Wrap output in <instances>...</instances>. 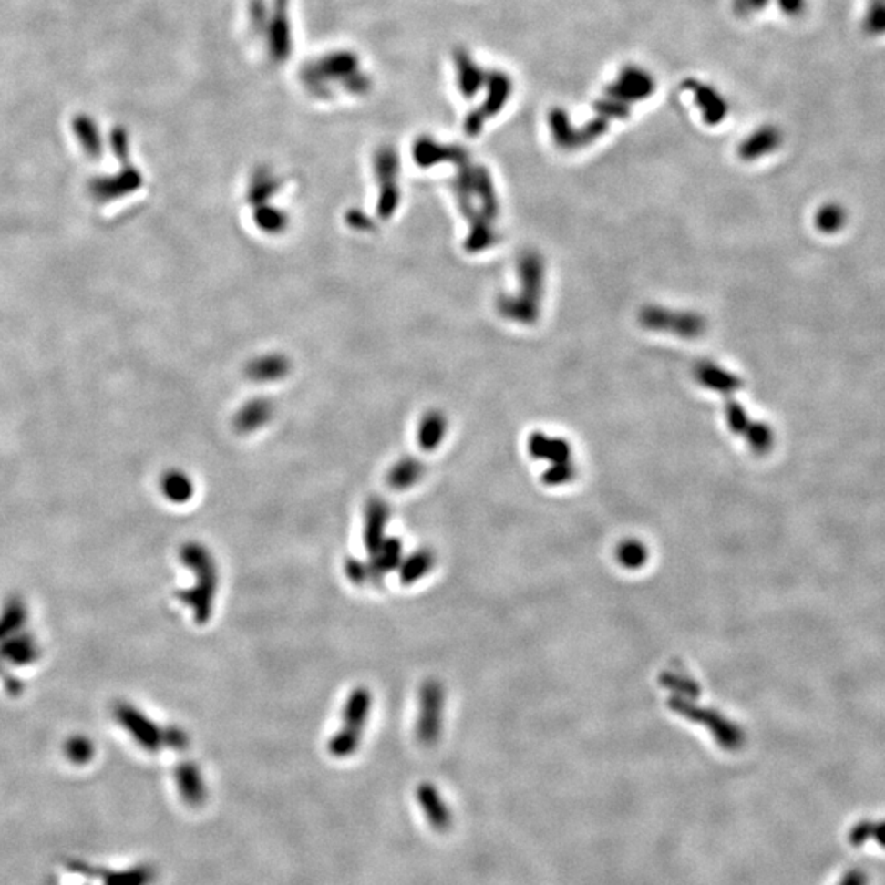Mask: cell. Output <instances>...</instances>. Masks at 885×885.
Returning <instances> with one entry per match:
<instances>
[{"label": "cell", "mask_w": 885, "mask_h": 885, "mask_svg": "<svg viewBox=\"0 0 885 885\" xmlns=\"http://www.w3.org/2000/svg\"><path fill=\"white\" fill-rule=\"evenodd\" d=\"M65 755L69 763L76 766H86L90 763V759L96 755L94 743L87 736H73L67 739L65 745Z\"/></svg>", "instance_id": "obj_28"}, {"label": "cell", "mask_w": 885, "mask_h": 885, "mask_svg": "<svg viewBox=\"0 0 885 885\" xmlns=\"http://www.w3.org/2000/svg\"><path fill=\"white\" fill-rule=\"evenodd\" d=\"M767 4V0H735V8L739 14L755 12L757 8H763Z\"/></svg>", "instance_id": "obj_34"}, {"label": "cell", "mask_w": 885, "mask_h": 885, "mask_svg": "<svg viewBox=\"0 0 885 885\" xmlns=\"http://www.w3.org/2000/svg\"><path fill=\"white\" fill-rule=\"evenodd\" d=\"M684 89L691 92L695 106L699 107L708 125H718L725 120L728 114V102L714 86L691 79L684 84Z\"/></svg>", "instance_id": "obj_12"}, {"label": "cell", "mask_w": 885, "mask_h": 885, "mask_svg": "<svg viewBox=\"0 0 885 885\" xmlns=\"http://www.w3.org/2000/svg\"><path fill=\"white\" fill-rule=\"evenodd\" d=\"M846 211L838 203H828L823 205L817 213V227L823 233H837L841 228L845 227Z\"/></svg>", "instance_id": "obj_27"}, {"label": "cell", "mask_w": 885, "mask_h": 885, "mask_svg": "<svg viewBox=\"0 0 885 885\" xmlns=\"http://www.w3.org/2000/svg\"><path fill=\"white\" fill-rule=\"evenodd\" d=\"M305 81L310 82L317 92H322L328 82L342 84L351 94L365 92L367 87V79L359 71L357 57L346 51L318 59L305 73Z\"/></svg>", "instance_id": "obj_3"}, {"label": "cell", "mask_w": 885, "mask_h": 885, "mask_svg": "<svg viewBox=\"0 0 885 885\" xmlns=\"http://www.w3.org/2000/svg\"><path fill=\"white\" fill-rule=\"evenodd\" d=\"M425 468L415 458H402L396 466L390 468L387 474V484L394 490H406L414 488L422 479Z\"/></svg>", "instance_id": "obj_20"}, {"label": "cell", "mask_w": 885, "mask_h": 885, "mask_svg": "<svg viewBox=\"0 0 885 885\" xmlns=\"http://www.w3.org/2000/svg\"><path fill=\"white\" fill-rule=\"evenodd\" d=\"M445 687L438 679H427L418 689V715L415 736L423 746H435L443 730Z\"/></svg>", "instance_id": "obj_4"}, {"label": "cell", "mask_w": 885, "mask_h": 885, "mask_svg": "<svg viewBox=\"0 0 885 885\" xmlns=\"http://www.w3.org/2000/svg\"><path fill=\"white\" fill-rule=\"evenodd\" d=\"M373 710V694L367 687L350 692L343 707L342 725L328 741V753L336 759L356 755Z\"/></svg>", "instance_id": "obj_2"}, {"label": "cell", "mask_w": 885, "mask_h": 885, "mask_svg": "<svg viewBox=\"0 0 885 885\" xmlns=\"http://www.w3.org/2000/svg\"><path fill=\"white\" fill-rule=\"evenodd\" d=\"M179 560L194 572V585L187 587L186 591H179V601L192 610L197 625H205L213 615L219 591V568L215 558L205 544L189 541L180 548Z\"/></svg>", "instance_id": "obj_1"}, {"label": "cell", "mask_w": 885, "mask_h": 885, "mask_svg": "<svg viewBox=\"0 0 885 885\" xmlns=\"http://www.w3.org/2000/svg\"><path fill=\"white\" fill-rule=\"evenodd\" d=\"M67 870L82 876H94L102 885H151L156 880V870L149 864H139L129 870H100L82 861L67 862Z\"/></svg>", "instance_id": "obj_8"}, {"label": "cell", "mask_w": 885, "mask_h": 885, "mask_svg": "<svg viewBox=\"0 0 885 885\" xmlns=\"http://www.w3.org/2000/svg\"><path fill=\"white\" fill-rule=\"evenodd\" d=\"M141 182V174L133 166H127L117 176L96 179L90 182V194L98 202H112L115 199H122L123 195L135 192Z\"/></svg>", "instance_id": "obj_9"}, {"label": "cell", "mask_w": 885, "mask_h": 885, "mask_svg": "<svg viewBox=\"0 0 885 885\" xmlns=\"http://www.w3.org/2000/svg\"><path fill=\"white\" fill-rule=\"evenodd\" d=\"M415 797L418 805L422 807L431 828L439 833H445L451 828L453 813L449 810L447 802L443 800L437 786H433L430 782H422L415 790Z\"/></svg>", "instance_id": "obj_10"}, {"label": "cell", "mask_w": 885, "mask_h": 885, "mask_svg": "<svg viewBox=\"0 0 885 885\" xmlns=\"http://www.w3.org/2000/svg\"><path fill=\"white\" fill-rule=\"evenodd\" d=\"M269 55L274 61H284L291 55V22L287 18V0H276V15L268 26Z\"/></svg>", "instance_id": "obj_15"}, {"label": "cell", "mask_w": 885, "mask_h": 885, "mask_svg": "<svg viewBox=\"0 0 885 885\" xmlns=\"http://www.w3.org/2000/svg\"><path fill=\"white\" fill-rule=\"evenodd\" d=\"M455 69L458 87L464 98H474L488 82V73L464 49L456 51Z\"/></svg>", "instance_id": "obj_17"}, {"label": "cell", "mask_w": 885, "mask_h": 885, "mask_svg": "<svg viewBox=\"0 0 885 885\" xmlns=\"http://www.w3.org/2000/svg\"><path fill=\"white\" fill-rule=\"evenodd\" d=\"M779 137H777V131L772 130V129H763V130L756 131L755 135H751L749 139L741 145V149L739 153L745 158V160H755L756 156L764 155L767 151H771L772 148L777 145L779 141Z\"/></svg>", "instance_id": "obj_25"}, {"label": "cell", "mask_w": 885, "mask_h": 885, "mask_svg": "<svg viewBox=\"0 0 885 885\" xmlns=\"http://www.w3.org/2000/svg\"><path fill=\"white\" fill-rule=\"evenodd\" d=\"M289 363L284 356H264L254 359L248 365V376L254 382H274L284 377L289 371Z\"/></svg>", "instance_id": "obj_23"}, {"label": "cell", "mask_w": 885, "mask_h": 885, "mask_svg": "<svg viewBox=\"0 0 885 885\" xmlns=\"http://www.w3.org/2000/svg\"><path fill=\"white\" fill-rule=\"evenodd\" d=\"M0 675H4V671H2V664H0Z\"/></svg>", "instance_id": "obj_35"}, {"label": "cell", "mask_w": 885, "mask_h": 885, "mask_svg": "<svg viewBox=\"0 0 885 885\" xmlns=\"http://www.w3.org/2000/svg\"><path fill=\"white\" fill-rule=\"evenodd\" d=\"M114 716L123 730L147 753H160L166 747V730L135 705L129 702L115 704Z\"/></svg>", "instance_id": "obj_5"}, {"label": "cell", "mask_w": 885, "mask_h": 885, "mask_svg": "<svg viewBox=\"0 0 885 885\" xmlns=\"http://www.w3.org/2000/svg\"><path fill=\"white\" fill-rule=\"evenodd\" d=\"M161 490L172 504H186L194 496V484L186 472L172 469L161 478Z\"/></svg>", "instance_id": "obj_21"}, {"label": "cell", "mask_w": 885, "mask_h": 885, "mask_svg": "<svg viewBox=\"0 0 885 885\" xmlns=\"http://www.w3.org/2000/svg\"><path fill=\"white\" fill-rule=\"evenodd\" d=\"M404 560V546L398 538H386L381 546L371 552V558L365 561L369 569V584L379 585L384 582L386 576L396 571Z\"/></svg>", "instance_id": "obj_13"}, {"label": "cell", "mask_w": 885, "mask_h": 885, "mask_svg": "<svg viewBox=\"0 0 885 885\" xmlns=\"http://www.w3.org/2000/svg\"><path fill=\"white\" fill-rule=\"evenodd\" d=\"M835 885H870V874L861 868H851L838 879Z\"/></svg>", "instance_id": "obj_32"}, {"label": "cell", "mask_w": 885, "mask_h": 885, "mask_svg": "<svg viewBox=\"0 0 885 885\" xmlns=\"http://www.w3.org/2000/svg\"><path fill=\"white\" fill-rule=\"evenodd\" d=\"M2 683H4V687H5L10 697H18L24 692V684L15 675H2Z\"/></svg>", "instance_id": "obj_33"}, {"label": "cell", "mask_w": 885, "mask_h": 885, "mask_svg": "<svg viewBox=\"0 0 885 885\" xmlns=\"http://www.w3.org/2000/svg\"><path fill=\"white\" fill-rule=\"evenodd\" d=\"M443 435H445V420L437 414H431L423 418L422 427L418 428V443L423 449L431 451L438 447Z\"/></svg>", "instance_id": "obj_26"}, {"label": "cell", "mask_w": 885, "mask_h": 885, "mask_svg": "<svg viewBox=\"0 0 885 885\" xmlns=\"http://www.w3.org/2000/svg\"><path fill=\"white\" fill-rule=\"evenodd\" d=\"M166 747L170 749H174V751H186L189 747V736H187L186 731L179 726H166Z\"/></svg>", "instance_id": "obj_31"}, {"label": "cell", "mask_w": 885, "mask_h": 885, "mask_svg": "<svg viewBox=\"0 0 885 885\" xmlns=\"http://www.w3.org/2000/svg\"><path fill=\"white\" fill-rule=\"evenodd\" d=\"M437 564V554L430 548H418L412 554H408L406 560H402L398 566L400 582L404 585H412L423 577L430 574Z\"/></svg>", "instance_id": "obj_18"}, {"label": "cell", "mask_w": 885, "mask_h": 885, "mask_svg": "<svg viewBox=\"0 0 885 885\" xmlns=\"http://www.w3.org/2000/svg\"><path fill=\"white\" fill-rule=\"evenodd\" d=\"M76 133L81 139L82 148L90 156V160H98L102 148H100V139H98L96 125L81 118L76 122Z\"/></svg>", "instance_id": "obj_29"}, {"label": "cell", "mask_w": 885, "mask_h": 885, "mask_svg": "<svg viewBox=\"0 0 885 885\" xmlns=\"http://www.w3.org/2000/svg\"><path fill=\"white\" fill-rule=\"evenodd\" d=\"M273 414V408L268 400H252L242 408L236 417V428L243 433L254 431L266 425Z\"/></svg>", "instance_id": "obj_24"}, {"label": "cell", "mask_w": 885, "mask_h": 885, "mask_svg": "<svg viewBox=\"0 0 885 885\" xmlns=\"http://www.w3.org/2000/svg\"><path fill=\"white\" fill-rule=\"evenodd\" d=\"M174 780L178 786V792L182 802L197 808L202 807L207 800V787L203 780L202 771L197 764L192 761H182L178 764L174 771Z\"/></svg>", "instance_id": "obj_14"}, {"label": "cell", "mask_w": 885, "mask_h": 885, "mask_svg": "<svg viewBox=\"0 0 885 885\" xmlns=\"http://www.w3.org/2000/svg\"><path fill=\"white\" fill-rule=\"evenodd\" d=\"M40 658V648L32 634L18 632L0 642V661L15 666H28Z\"/></svg>", "instance_id": "obj_16"}, {"label": "cell", "mask_w": 885, "mask_h": 885, "mask_svg": "<svg viewBox=\"0 0 885 885\" xmlns=\"http://www.w3.org/2000/svg\"><path fill=\"white\" fill-rule=\"evenodd\" d=\"M28 618V610L18 595L8 597L0 610V642L22 632Z\"/></svg>", "instance_id": "obj_19"}, {"label": "cell", "mask_w": 885, "mask_h": 885, "mask_svg": "<svg viewBox=\"0 0 885 885\" xmlns=\"http://www.w3.org/2000/svg\"><path fill=\"white\" fill-rule=\"evenodd\" d=\"M390 507L381 497H371L365 509V527L363 543L367 552L376 551L382 541L387 538L386 530L390 520Z\"/></svg>", "instance_id": "obj_11"}, {"label": "cell", "mask_w": 885, "mask_h": 885, "mask_svg": "<svg viewBox=\"0 0 885 885\" xmlns=\"http://www.w3.org/2000/svg\"><path fill=\"white\" fill-rule=\"evenodd\" d=\"M656 82L646 69L640 66L628 65L618 73L613 82H610L605 92L633 106L634 102L646 100L653 96Z\"/></svg>", "instance_id": "obj_7"}, {"label": "cell", "mask_w": 885, "mask_h": 885, "mask_svg": "<svg viewBox=\"0 0 885 885\" xmlns=\"http://www.w3.org/2000/svg\"><path fill=\"white\" fill-rule=\"evenodd\" d=\"M488 100L482 102V107L468 115L466 120V130L469 135H478L484 123L494 115L499 114L509 98H512L513 82L507 74L502 71H492L488 73Z\"/></svg>", "instance_id": "obj_6"}, {"label": "cell", "mask_w": 885, "mask_h": 885, "mask_svg": "<svg viewBox=\"0 0 885 885\" xmlns=\"http://www.w3.org/2000/svg\"><path fill=\"white\" fill-rule=\"evenodd\" d=\"M345 574L350 579L353 584H369V569L367 562L357 558H348L345 562Z\"/></svg>", "instance_id": "obj_30"}, {"label": "cell", "mask_w": 885, "mask_h": 885, "mask_svg": "<svg viewBox=\"0 0 885 885\" xmlns=\"http://www.w3.org/2000/svg\"><path fill=\"white\" fill-rule=\"evenodd\" d=\"M848 843L861 848L866 843H876L885 849V820H861L854 823L848 831Z\"/></svg>", "instance_id": "obj_22"}]
</instances>
